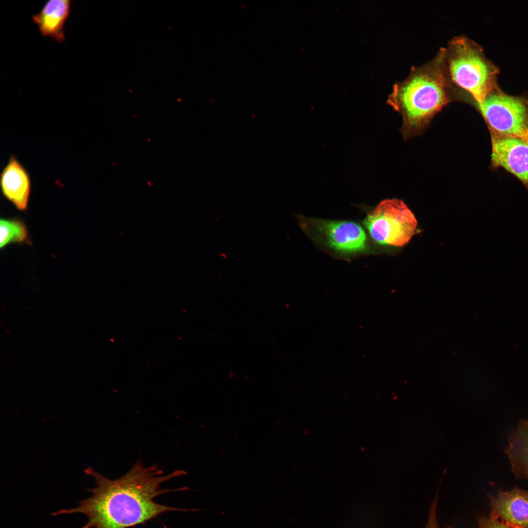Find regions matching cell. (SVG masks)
Masks as SVG:
<instances>
[{"instance_id":"277c9868","label":"cell","mask_w":528,"mask_h":528,"mask_svg":"<svg viewBox=\"0 0 528 528\" xmlns=\"http://www.w3.org/2000/svg\"><path fill=\"white\" fill-rule=\"evenodd\" d=\"M364 224L376 242L402 246L415 234L418 221L403 201L388 199L382 201L368 214Z\"/></svg>"},{"instance_id":"9c48e42d","label":"cell","mask_w":528,"mask_h":528,"mask_svg":"<svg viewBox=\"0 0 528 528\" xmlns=\"http://www.w3.org/2000/svg\"><path fill=\"white\" fill-rule=\"evenodd\" d=\"M3 196L18 209H27L31 190L29 175L17 158L12 155L0 174Z\"/></svg>"},{"instance_id":"ba28073f","label":"cell","mask_w":528,"mask_h":528,"mask_svg":"<svg viewBox=\"0 0 528 528\" xmlns=\"http://www.w3.org/2000/svg\"><path fill=\"white\" fill-rule=\"evenodd\" d=\"M319 231L325 236L330 246L344 252H355L366 246V236L362 227L351 221L319 220Z\"/></svg>"},{"instance_id":"7c38bea8","label":"cell","mask_w":528,"mask_h":528,"mask_svg":"<svg viewBox=\"0 0 528 528\" xmlns=\"http://www.w3.org/2000/svg\"><path fill=\"white\" fill-rule=\"evenodd\" d=\"M0 230V247L11 242H23L28 240L26 228L20 220H1Z\"/></svg>"},{"instance_id":"52a82bcc","label":"cell","mask_w":528,"mask_h":528,"mask_svg":"<svg viewBox=\"0 0 528 528\" xmlns=\"http://www.w3.org/2000/svg\"><path fill=\"white\" fill-rule=\"evenodd\" d=\"M489 498L491 516L514 528H528V491L515 487Z\"/></svg>"},{"instance_id":"30bf717a","label":"cell","mask_w":528,"mask_h":528,"mask_svg":"<svg viewBox=\"0 0 528 528\" xmlns=\"http://www.w3.org/2000/svg\"><path fill=\"white\" fill-rule=\"evenodd\" d=\"M71 8L69 0H50L46 1L38 13L32 16L44 37H48L58 43L65 41V24Z\"/></svg>"},{"instance_id":"6da1fadb","label":"cell","mask_w":528,"mask_h":528,"mask_svg":"<svg viewBox=\"0 0 528 528\" xmlns=\"http://www.w3.org/2000/svg\"><path fill=\"white\" fill-rule=\"evenodd\" d=\"M84 471L95 481V486L88 489L90 497L79 501L74 507L52 513L53 516L84 515L87 521L80 528H130L144 524L168 511L197 510L173 507L154 501L160 495L189 489L187 486L172 489L161 488L163 483L186 475L183 470L164 474L155 464L146 467L137 461L127 473L114 480L90 467Z\"/></svg>"},{"instance_id":"8992f818","label":"cell","mask_w":528,"mask_h":528,"mask_svg":"<svg viewBox=\"0 0 528 528\" xmlns=\"http://www.w3.org/2000/svg\"><path fill=\"white\" fill-rule=\"evenodd\" d=\"M491 162L517 177L528 189V141L491 132Z\"/></svg>"},{"instance_id":"5bb4252c","label":"cell","mask_w":528,"mask_h":528,"mask_svg":"<svg viewBox=\"0 0 528 528\" xmlns=\"http://www.w3.org/2000/svg\"><path fill=\"white\" fill-rule=\"evenodd\" d=\"M437 498L432 502L428 516V519L425 528H440L438 524L436 515ZM443 528H452V526H448Z\"/></svg>"},{"instance_id":"5b68a950","label":"cell","mask_w":528,"mask_h":528,"mask_svg":"<svg viewBox=\"0 0 528 528\" xmlns=\"http://www.w3.org/2000/svg\"><path fill=\"white\" fill-rule=\"evenodd\" d=\"M477 105L492 132L528 141V106L522 100L490 93Z\"/></svg>"},{"instance_id":"4fadbf2b","label":"cell","mask_w":528,"mask_h":528,"mask_svg":"<svg viewBox=\"0 0 528 528\" xmlns=\"http://www.w3.org/2000/svg\"><path fill=\"white\" fill-rule=\"evenodd\" d=\"M478 528H514L501 522L489 515L488 517H481L478 519Z\"/></svg>"},{"instance_id":"7a4b0ae2","label":"cell","mask_w":528,"mask_h":528,"mask_svg":"<svg viewBox=\"0 0 528 528\" xmlns=\"http://www.w3.org/2000/svg\"><path fill=\"white\" fill-rule=\"evenodd\" d=\"M453 90L458 89L449 79L441 48L431 62L413 67L405 80L394 86L388 102L415 125L440 110Z\"/></svg>"},{"instance_id":"3957f363","label":"cell","mask_w":528,"mask_h":528,"mask_svg":"<svg viewBox=\"0 0 528 528\" xmlns=\"http://www.w3.org/2000/svg\"><path fill=\"white\" fill-rule=\"evenodd\" d=\"M446 70L452 84L470 94L477 104L490 93L491 72L478 47L464 36L452 39L444 48Z\"/></svg>"},{"instance_id":"8fae6325","label":"cell","mask_w":528,"mask_h":528,"mask_svg":"<svg viewBox=\"0 0 528 528\" xmlns=\"http://www.w3.org/2000/svg\"><path fill=\"white\" fill-rule=\"evenodd\" d=\"M505 453L515 477L528 480V420H521L509 435Z\"/></svg>"}]
</instances>
